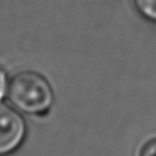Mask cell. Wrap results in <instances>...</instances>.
I'll return each instance as SVG.
<instances>
[{"mask_svg": "<svg viewBox=\"0 0 156 156\" xmlns=\"http://www.w3.org/2000/svg\"><path fill=\"white\" fill-rule=\"evenodd\" d=\"M7 98L20 113L44 116L55 103V92L46 76L27 69L10 78Z\"/></svg>", "mask_w": 156, "mask_h": 156, "instance_id": "1", "label": "cell"}, {"mask_svg": "<svg viewBox=\"0 0 156 156\" xmlns=\"http://www.w3.org/2000/svg\"><path fill=\"white\" fill-rule=\"evenodd\" d=\"M27 124L22 113L13 106L0 104V156L15 153L25 141Z\"/></svg>", "mask_w": 156, "mask_h": 156, "instance_id": "2", "label": "cell"}, {"mask_svg": "<svg viewBox=\"0 0 156 156\" xmlns=\"http://www.w3.org/2000/svg\"><path fill=\"white\" fill-rule=\"evenodd\" d=\"M132 4L141 17L156 23V0H132Z\"/></svg>", "mask_w": 156, "mask_h": 156, "instance_id": "3", "label": "cell"}, {"mask_svg": "<svg viewBox=\"0 0 156 156\" xmlns=\"http://www.w3.org/2000/svg\"><path fill=\"white\" fill-rule=\"evenodd\" d=\"M9 82H10V78H9L7 71L0 65V104L8 96Z\"/></svg>", "mask_w": 156, "mask_h": 156, "instance_id": "4", "label": "cell"}, {"mask_svg": "<svg viewBox=\"0 0 156 156\" xmlns=\"http://www.w3.org/2000/svg\"><path fill=\"white\" fill-rule=\"evenodd\" d=\"M138 156H156V137L148 139L141 145Z\"/></svg>", "mask_w": 156, "mask_h": 156, "instance_id": "5", "label": "cell"}]
</instances>
